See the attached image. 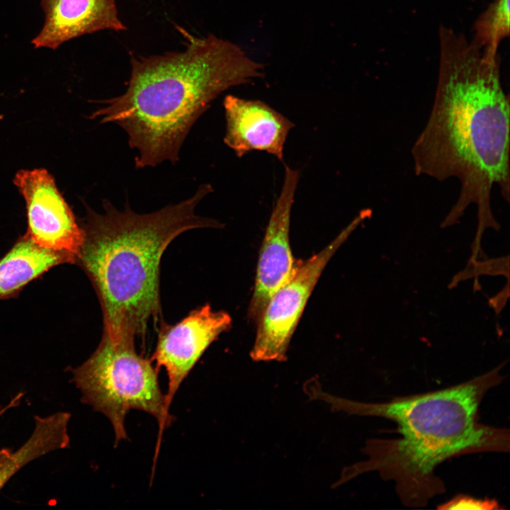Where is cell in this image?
<instances>
[{
    "label": "cell",
    "instance_id": "6da1fadb",
    "mask_svg": "<svg viewBox=\"0 0 510 510\" xmlns=\"http://www.w3.org/2000/svg\"><path fill=\"white\" fill-rule=\"evenodd\" d=\"M440 63L434 104L412 154L416 175L460 183L459 196L441 227L477 207L479 244L487 228L498 230L491 208L493 188L509 201V100L502 84L499 59L483 55L454 30L439 29Z\"/></svg>",
    "mask_w": 510,
    "mask_h": 510
},
{
    "label": "cell",
    "instance_id": "7a4b0ae2",
    "mask_svg": "<svg viewBox=\"0 0 510 510\" xmlns=\"http://www.w3.org/2000/svg\"><path fill=\"white\" fill-rule=\"evenodd\" d=\"M500 366L461 384L380 403L361 402L330 395L332 412L382 417L395 421L401 437L373 438L363 448L367 460L345 467L334 488L361 474L377 472L395 484L402 503L422 507L445 487L434 470L457 455L509 450L507 429L477 421L485 393L502 380Z\"/></svg>",
    "mask_w": 510,
    "mask_h": 510
},
{
    "label": "cell",
    "instance_id": "3957f363",
    "mask_svg": "<svg viewBox=\"0 0 510 510\" xmlns=\"http://www.w3.org/2000/svg\"><path fill=\"white\" fill-rule=\"evenodd\" d=\"M186 49L131 57L126 91L101 102L91 119L113 123L127 133L137 169L175 164L197 119L230 87L264 76L262 64L241 48L213 35L197 38L178 28Z\"/></svg>",
    "mask_w": 510,
    "mask_h": 510
},
{
    "label": "cell",
    "instance_id": "277c9868",
    "mask_svg": "<svg viewBox=\"0 0 510 510\" xmlns=\"http://www.w3.org/2000/svg\"><path fill=\"white\" fill-rule=\"evenodd\" d=\"M212 191L210 184H202L191 198L149 214L136 213L128 205L119 210L107 199L103 213L86 207L84 240L76 264L96 290L103 332L110 337L144 339L149 323L160 324L162 254L186 231L221 227L196 214V206Z\"/></svg>",
    "mask_w": 510,
    "mask_h": 510
},
{
    "label": "cell",
    "instance_id": "5b68a950",
    "mask_svg": "<svg viewBox=\"0 0 510 510\" xmlns=\"http://www.w3.org/2000/svg\"><path fill=\"white\" fill-rule=\"evenodd\" d=\"M135 338L112 339L103 332L96 351L71 370L83 403L103 414L110 421L115 443L127 438L125 416L131 409L144 411L158 421L157 454L164 430L173 420L165 395L158 382V370L151 359L139 355Z\"/></svg>",
    "mask_w": 510,
    "mask_h": 510
},
{
    "label": "cell",
    "instance_id": "8992f818",
    "mask_svg": "<svg viewBox=\"0 0 510 510\" xmlns=\"http://www.w3.org/2000/svg\"><path fill=\"white\" fill-rule=\"evenodd\" d=\"M371 215L362 210L329 244L308 259L297 262L290 278L271 297L258 323L251 358L284 361L291 337L323 270L352 232Z\"/></svg>",
    "mask_w": 510,
    "mask_h": 510
},
{
    "label": "cell",
    "instance_id": "52a82bcc",
    "mask_svg": "<svg viewBox=\"0 0 510 510\" xmlns=\"http://www.w3.org/2000/svg\"><path fill=\"white\" fill-rule=\"evenodd\" d=\"M13 181L26 204V234L39 246L67 253L76 262L84 232L53 177L42 169L21 170Z\"/></svg>",
    "mask_w": 510,
    "mask_h": 510
},
{
    "label": "cell",
    "instance_id": "ba28073f",
    "mask_svg": "<svg viewBox=\"0 0 510 510\" xmlns=\"http://www.w3.org/2000/svg\"><path fill=\"white\" fill-rule=\"evenodd\" d=\"M232 326L230 315L213 311L206 304L174 325L161 322L155 351V368L164 367L168 377L166 405L169 409L180 385L209 346Z\"/></svg>",
    "mask_w": 510,
    "mask_h": 510
},
{
    "label": "cell",
    "instance_id": "9c48e42d",
    "mask_svg": "<svg viewBox=\"0 0 510 510\" xmlns=\"http://www.w3.org/2000/svg\"><path fill=\"white\" fill-rule=\"evenodd\" d=\"M299 171L285 165L280 195L273 209L260 249L249 315L259 321L273 293L291 276L296 263L290 245L292 206Z\"/></svg>",
    "mask_w": 510,
    "mask_h": 510
},
{
    "label": "cell",
    "instance_id": "30bf717a",
    "mask_svg": "<svg viewBox=\"0 0 510 510\" xmlns=\"http://www.w3.org/2000/svg\"><path fill=\"white\" fill-rule=\"evenodd\" d=\"M225 144L241 158L251 151L266 152L283 162L284 146L294 124L259 100L227 95L223 100Z\"/></svg>",
    "mask_w": 510,
    "mask_h": 510
},
{
    "label": "cell",
    "instance_id": "8fae6325",
    "mask_svg": "<svg viewBox=\"0 0 510 510\" xmlns=\"http://www.w3.org/2000/svg\"><path fill=\"white\" fill-rule=\"evenodd\" d=\"M44 26L33 40L35 48L56 49L72 38L96 31L123 30L115 0H42Z\"/></svg>",
    "mask_w": 510,
    "mask_h": 510
},
{
    "label": "cell",
    "instance_id": "7c38bea8",
    "mask_svg": "<svg viewBox=\"0 0 510 510\" xmlns=\"http://www.w3.org/2000/svg\"><path fill=\"white\" fill-rule=\"evenodd\" d=\"M63 264H76V259L67 253L40 247L25 234L0 259V300L16 296L30 282Z\"/></svg>",
    "mask_w": 510,
    "mask_h": 510
},
{
    "label": "cell",
    "instance_id": "4fadbf2b",
    "mask_svg": "<svg viewBox=\"0 0 510 510\" xmlns=\"http://www.w3.org/2000/svg\"><path fill=\"white\" fill-rule=\"evenodd\" d=\"M71 414L58 412L46 416H35L34 429L17 450L0 449V491L23 467L52 451L69 446L68 425Z\"/></svg>",
    "mask_w": 510,
    "mask_h": 510
},
{
    "label": "cell",
    "instance_id": "5bb4252c",
    "mask_svg": "<svg viewBox=\"0 0 510 510\" xmlns=\"http://www.w3.org/2000/svg\"><path fill=\"white\" fill-rule=\"evenodd\" d=\"M509 1L510 0H494L475 23L474 38L472 42L486 57H499V45L509 35Z\"/></svg>",
    "mask_w": 510,
    "mask_h": 510
},
{
    "label": "cell",
    "instance_id": "9a60e30c",
    "mask_svg": "<svg viewBox=\"0 0 510 510\" xmlns=\"http://www.w3.org/2000/svg\"><path fill=\"white\" fill-rule=\"evenodd\" d=\"M480 274L504 275L509 279V256L486 261L477 262L474 259L470 260L467 267L458 273L450 283L451 286L463 280L477 276Z\"/></svg>",
    "mask_w": 510,
    "mask_h": 510
},
{
    "label": "cell",
    "instance_id": "2e32d148",
    "mask_svg": "<svg viewBox=\"0 0 510 510\" xmlns=\"http://www.w3.org/2000/svg\"><path fill=\"white\" fill-rule=\"evenodd\" d=\"M439 509H498V504L494 500L479 499L466 496H458L441 505Z\"/></svg>",
    "mask_w": 510,
    "mask_h": 510
},
{
    "label": "cell",
    "instance_id": "e0dca14e",
    "mask_svg": "<svg viewBox=\"0 0 510 510\" xmlns=\"http://www.w3.org/2000/svg\"><path fill=\"white\" fill-rule=\"evenodd\" d=\"M506 288V289L504 288L497 295L489 300V305L494 307L497 313L500 312L503 309L509 298V283H507Z\"/></svg>",
    "mask_w": 510,
    "mask_h": 510
}]
</instances>
